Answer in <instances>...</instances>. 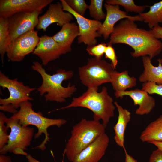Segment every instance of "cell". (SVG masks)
<instances>
[{
  "label": "cell",
  "instance_id": "23",
  "mask_svg": "<svg viewBox=\"0 0 162 162\" xmlns=\"http://www.w3.org/2000/svg\"><path fill=\"white\" fill-rule=\"evenodd\" d=\"M149 10L145 13L139 14L143 21L148 24L150 29L162 23V1L155 3L150 6Z\"/></svg>",
  "mask_w": 162,
  "mask_h": 162
},
{
  "label": "cell",
  "instance_id": "4",
  "mask_svg": "<svg viewBox=\"0 0 162 162\" xmlns=\"http://www.w3.org/2000/svg\"><path fill=\"white\" fill-rule=\"evenodd\" d=\"M106 127L99 121L82 118L73 127L63 154L72 162L77 154L105 133Z\"/></svg>",
  "mask_w": 162,
  "mask_h": 162
},
{
  "label": "cell",
  "instance_id": "14",
  "mask_svg": "<svg viewBox=\"0 0 162 162\" xmlns=\"http://www.w3.org/2000/svg\"><path fill=\"white\" fill-rule=\"evenodd\" d=\"M74 17L70 13L64 12L60 2L52 3L49 5L46 13L39 16L36 28L38 30L42 29L46 31L47 28L53 23H57L62 27L64 24L70 22Z\"/></svg>",
  "mask_w": 162,
  "mask_h": 162
},
{
  "label": "cell",
  "instance_id": "3",
  "mask_svg": "<svg viewBox=\"0 0 162 162\" xmlns=\"http://www.w3.org/2000/svg\"><path fill=\"white\" fill-rule=\"evenodd\" d=\"M98 91V89L88 88L80 96L73 98L70 104L56 110L71 107L87 108L93 113V119L102 120V124L106 127L110 118L114 116L116 106L106 87H103L100 92Z\"/></svg>",
  "mask_w": 162,
  "mask_h": 162
},
{
  "label": "cell",
  "instance_id": "9",
  "mask_svg": "<svg viewBox=\"0 0 162 162\" xmlns=\"http://www.w3.org/2000/svg\"><path fill=\"white\" fill-rule=\"evenodd\" d=\"M60 2L63 10L71 14L76 20L79 30L78 43H83L87 45L88 47L97 45V40L96 38L102 36L98 32L102 24L101 22L89 19L80 16L69 7L65 0H61Z\"/></svg>",
  "mask_w": 162,
  "mask_h": 162
},
{
  "label": "cell",
  "instance_id": "27",
  "mask_svg": "<svg viewBox=\"0 0 162 162\" xmlns=\"http://www.w3.org/2000/svg\"><path fill=\"white\" fill-rule=\"evenodd\" d=\"M69 7L79 15L84 16L88 5L84 0H65Z\"/></svg>",
  "mask_w": 162,
  "mask_h": 162
},
{
  "label": "cell",
  "instance_id": "13",
  "mask_svg": "<svg viewBox=\"0 0 162 162\" xmlns=\"http://www.w3.org/2000/svg\"><path fill=\"white\" fill-rule=\"evenodd\" d=\"M67 53V51L56 42L52 36L44 34L40 37L32 54L37 56L41 60L42 64L46 66Z\"/></svg>",
  "mask_w": 162,
  "mask_h": 162
},
{
  "label": "cell",
  "instance_id": "28",
  "mask_svg": "<svg viewBox=\"0 0 162 162\" xmlns=\"http://www.w3.org/2000/svg\"><path fill=\"white\" fill-rule=\"evenodd\" d=\"M6 116L1 112H0V150H2L7 144L8 140V136L7 132L8 129L5 125V118Z\"/></svg>",
  "mask_w": 162,
  "mask_h": 162
},
{
  "label": "cell",
  "instance_id": "20",
  "mask_svg": "<svg viewBox=\"0 0 162 162\" xmlns=\"http://www.w3.org/2000/svg\"><path fill=\"white\" fill-rule=\"evenodd\" d=\"M152 59L149 56L142 57V62L144 68L142 73L140 76V82L144 83L151 82L158 85H162V65L158 61L157 66H154L152 62Z\"/></svg>",
  "mask_w": 162,
  "mask_h": 162
},
{
  "label": "cell",
  "instance_id": "6",
  "mask_svg": "<svg viewBox=\"0 0 162 162\" xmlns=\"http://www.w3.org/2000/svg\"><path fill=\"white\" fill-rule=\"evenodd\" d=\"M117 71L111 63L94 57L88 59L87 64L78 69L82 84L88 88L95 89L102 84L111 83Z\"/></svg>",
  "mask_w": 162,
  "mask_h": 162
},
{
  "label": "cell",
  "instance_id": "8",
  "mask_svg": "<svg viewBox=\"0 0 162 162\" xmlns=\"http://www.w3.org/2000/svg\"><path fill=\"white\" fill-rule=\"evenodd\" d=\"M0 86L3 89L7 88L9 92V96L6 98H0L1 105H11L16 109L20 108L21 104L25 102L32 100L30 94L36 90L25 86L23 82L17 79H10L1 71L0 72Z\"/></svg>",
  "mask_w": 162,
  "mask_h": 162
},
{
  "label": "cell",
  "instance_id": "37",
  "mask_svg": "<svg viewBox=\"0 0 162 162\" xmlns=\"http://www.w3.org/2000/svg\"><path fill=\"white\" fill-rule=\"evenodd\" d=\"M0 162H11L10 158L9 156H5L1 155L0 156Z\"/></svg>",
  "mask_w": 162,
  "mask_h": 162
},
{
  "label": "cell",
  "instance_id": "36",
  "mask_svg": "<svg viewBox=\"0 0 162 162\" xmlns=\"http://www.w3.org/2000/svg\"><path fill=\"white\" fill-rule=\"evenodd\" d=\"M149 143L154 145L157 147V148L159 149L162 151V142L152 141Z\"/></svg>",
  "mask_w": 162,
  "mask_h": 162
},
{
  "label": "cell",
  "instance_id": "33",
  "mask_svg": "<svg viewBox=\"0 0 162 162\" xmlns=\"http://www.w3.org/2000/svg\"><path fill=\"white\" fill-rule=\"evenodd\" d=\"M149 31L156 38L162 40V26L158 25Z\"/></svg>",
  "mask_w": 162,
  "mask_h": 162
},
{
  "label": "cell",
  "instance_id": "26",
  "mask_svg": "<svg viewBox=\"0 0 162 162\" xmlns=\"http://www.w3.org/2000/svg\"><path fill=\"white\" fill-rule=\"evenodd\" d=\"M104 0H91L88 9L90 16L94 20L100 21L105 19L106 14L103 10Z\"/></svg>",
  "mask_w": 162,
  "mask_h": 162
},
{
  "label": "cell",
  "instance_id": "1",
  "mask_svg": "<svg viewBox=\"0 0 162 162\" xmlns=\"http://www.w3.org/2000/svg\"><path fill=\"white\" fill-rule=\"evenodd\" d=\"M112 44L122 43L133 49L131 53L134 57L147 56L152 59L162 50V42L149 30L138 27L134 21L126 19L115 26L110 36Z\"/></svg>",
  "mask_w": 162,
  "mask_h": 162
},
{
  "label": "cell",
  "instance_id": "29",
  "mask_svg": "<svg viewBox=\"0 0 162 162\" xmlns=\"http://www.w3.org/2000/svg\"><path fill=\"white\" fill-rule=\"evenodd\" d=\"M107 44L101 43L90 47H87L86 50L88 54L98 59L101 58L105 53Z\"/></svg>",
  "mask_w": 162,
  "mask_h": 162
},
{
  "label": "cell",
  "instance_id": "31",
  "mask_svg": "<svg viewBox=\"0 0 162 162\" xmlns=\"http://www.w3.org/2000/svg\"><path fill=\"white\" fill-rule=\"evenodd\" d=\"M112 45L109 42L108 43L104 54L105 58L109 59L111 61V64L114 68L116 69L118 62L117 57L115 50L112 46Z\"/></svg>",
  "mask_w": 162,
  "mask_h": 162
},
{
  "label": "cell",
  "instance_id": "34",
  "mask_svg": "<svg viewBox=\"0 0 162 162\" xmlns=\"http://www.w3.org/2000/svg\"><path fill=\"white\" fill-rule=\"evenodd\" d=\"M1 110L7 111L14 114L16 113L18 111L16 109L14 108L11 105H1L0 106Z\"/></svg>",
  "mask_w": 162,
  "mask_h": 162
},
{
  "label": "cell",
  "instance_id": "7",
  "mask_svg": "<svg viewBox=\"0 0 162 162\" xmlns=\"http://www.w3.org/2000/svg\"><path fill=\"white\" fill-rule=\"evenodd\" d=\"M5 122L7 129H10V131L8 143L0 150V154L12 152L16 154L26 156L28 154L24 151L31 144L34 134V128L22 125L17 119L6 116Z\"/></svg>",
  "mask_w": 162,
  "mask_h": 162
},
{
  "label": "cell",
  "instance_id": "17",
  "mask_svg": "<svg viewBox=\"0 0 162 162\" xmlns=\"http://www.w3.org/2000/svg\"><path fill=\"white\" fill-rule=\"evenodd\" d=\"M116 98H122L128 96L133 100L134 105H138L135 113L139 115H147L149 113L156 105L154 98L146 91L142 89H136L124 92H115Z\"/></svg>",
  "mask_w": 162,
  "mask_h": 162
},
{
  "label": "cell",
  "instance_id": "10",
  "mask_svg": "<svg viewBox=\"0 0 162 162\" xmlns=\"http://www.w3.org/2000/svg\"><path fill=\"white\" fill-rule=\"evenodd\" d=\"M40 37L38 32L33 30L16 38L9 46L6 52L8 59L14 62H19L31 53L37 46Z\"/></svg>",
  "mask_w": 162,
  "mask_h": 162
},
{
  "label": "cell",
  "instance_id": "11",
  "mask_svg": "<svg viewBox=\"0 0 162 162\" xmlns=\"http://www.w3.org/2000/svg\"><path fill=\"white\" fill-rule=\"evenodd\" d=\"M42 12L41 10L19 12L8 18L10 44L19 36L34 30L38 24L39 16Z\"/></svg>",
  "mask_w": 162,
  "mask_h": 162
},
{
  "label": "cell",
  "instance_id": "2",
  "mask_svg": "<svg viewBox=\"0 0 162 162\" xmlns=\"http://www.w3.org/2000/svg\"><path fill=\"white\" fill-rule=\"evenodd\" d=\"M32 66V70L38 72L42 78L41 85L37 92L41 96L44 94L46 101L64 102L67 98H70L75 92L77 88L75 85L69 84L67 87L62 86L63 81L71 79L74 73L72 70L66 71L59 69L56 73L51 75L47 74L42 64L38 62H34Z\"/></svg>",
  "mask_w": 162,
  "mask_h": 162
},
{
  "label": "cell",
  "instance_id": "22",
  "mask_svg": "<svg viewBox=\"0 0 162 162\" xmlns=\"http://www.w3.org/2000/svg\"><path fill=\"white\" fill-rule=\"evenodd\" d=\"M111 83L115 92H124L135 87L137 79L135 77L130 76L127 70L121 72L117 71Z\"/></svg>",
  "mask_w": 162,
  "mask_h": 162
},
{
  "label": "cell",
  "instance_id": "25",
  "mask_svg": "<svg viewBox=\"0 0 162 162\" xmlns=\"http://www.w3.org/2000/svg\"><path fill=\"white\" fill-rule=\"evenodd\" d=\"M105 3L112 5L122 6L127 12H134L139 14L142 13L149 6L136 5L133 0H106Z\"/></svg>",
  "mask_w": 162,
  "mask_h": 162
},
{
  "label": "cell",
  "instance_id": "18",
  "mask_svg": "<svg viewBox=\"0 0 162 162\" xmlns=\"http://www.w3.org/2000/svg\"><path fill=\"white\" fill-rule=\"evenodd\" d=\"M79 33L78 25L75 22H70L64 25L61 30L52 37L68 52L71 51L72 45L75 39L78 37Z\"/></svg>",
  "mask_w": 162,
  "mask_h": 162
},
{
  "label": "cell",
  "instance_id": "16",
  "mask_svg": "<svg viewBox=\"0 0 162 162\" xmlns=\"http://www.w3.org/2000/svg\"><path fill=\"white\" fill-rule=\"evenodd\" d=\"M109 142L105 133L102 134L77 154L72 162H98L105 154Z\"/></svg>",
  "mask_w": 162,
  "mask_h": 162
},
{
  "label": "cell",
  "instance_id": "12",
  "mask_svg": "<svg viewBox=\"0 0 162 162\" xmlns=\"http://www.w3.org/2000/svg\"><path fill=\"white\" fill-rule=\"evenodd\" d=\"M53 0H0V17L8 18L21 12H31L43 9Z\"/></svg>",
  "mask_w": 162,
  "mask_h": 162
},
{
  "label": "cell",
  "instance_id": "19",
  "mask_svg": "<svg viewBox=\"0 0 162 162\" xmlns=\"http://www.w3.org/2000/svg\"><path fill=\"white\" fill-rule=\"evenodd\" d=\"M114 104L118 112L117 121L114 127L115 134L114 139L117 145L124 148L125 130L130 120L131 114L128 110L123 108L117 102H114Z\"/></svg>",
  "mask_w": 162,
  "mask_h": 162
},
{
  "label": "cell",
  "instance_id": "38",
  "mask_svg": "<svg viewBox=\"0 0 162 162\" xmlns=\"http://www.w3.org/2000/svg\"><path fill=\"white\" fill-rule=\"evenodd\" d=\"M26 156L28 162H40L33 158L30 154H28ZM62 162H64V161Z\"/></svg>",
  "mask_w": 162,
  "mask_h": 162
},
{
  "label": "cell",
  "instance_id": "24",
  "mask_svg": "<svg viewBox=\"0 0 162 162\" xmlns=\"http://www.w3.org/2000/svg\"><path fill=\"white\" fill-rule=\"evenodd\" d=\"M10 44L8 18L0 17V54L2 64L4 57Z\"/></svg>",
  "mask_w": 162,
  "mask_h": 162
},
{
  "label": "cell",
  "instance_id": "15",
  "mask_svg": "<svg viewBox=\"0 0 162 162\" xmlns=\"http://www.w3.org/2000/svg\"><path fill=\"white\" fill-rule=\"evenodd\" d=\"M106 16L104 22L98 31L105 40L107 39L113 32L115 24L120 20L130 19L134 21H142L143 20L139 14L135 16L128 15L127 13L122 10L118 5H112L105 3L104 4Z\"/></svg>",
  "mask_w": 162,
  "mask_h": 162
},
{
  "label": "cell",
  "instance_id": "39",
  "mask_svg": "<svg viewBox=\"0 0 162 162\" xmlns=\"http://www.w3.org/2000/svg\"><path fill=\"white\" fill-rule=\"evenodd\" d=\"M158 61H160L162 65V58H159L158 60Z\"/></svg>",
  "mask_w": 162,
  "mask_h": 162
},
{
  "label": "cell",
  "instance_id": "21",
  "mask_svg": "<svg viewBox=\"0 0 162 162\" xmlns=\"http://www.w3.org/2000/svg\"><path fill=\"white\" fill-rule=\"evenodd\" d=\"M140 139L143 142H162V115L150 123L142 132Z\"/></svg>",
  "mask_w": 162,
  "mask_h": 162
},
{
  "label": "cell",
  "instance_id": "30",
  "mask_svg": "<svg viewBox=\"0 0 162 162\" xmlns=\"http://www.w3.org/2000/svg\"><path fill=\"white\" fill-rule=\"evenodd\" d=\"M141 89L149 94H157L162 96V85L151 82H146L142 84Z\"/></svg>",
  "mask_w": 162,
  "mask_h": 162
},
{
  "label": "cell",
  "instance_id": "5",
  "mask_svg": "<svg viewBox=\"0 0 162 162\" xmlns=\"http://www.w3.org/2000/svg\"><path fill=\"white\" fill-rule=\"evenodd\" d=\"M10 118L17 119L19 124L22 125L27 126L32 125L36 127L38 130L34 135L35 139L39 137L43 134H44V140L35 147L42 150L46 149V145L50 139L47 131L48 128L53 125L60 128L67 122V121L64 119L46 118L44 116L41 112L34 111L31 103L29 101L22 103L19 110Z\"/></svg>",
  "mask_w": 162,
  "mask_h": 162
},
{
  "label": "cell",
  "instance_id": "32",
  "mask_svg": "<svg viewBox=\"0 0 162 162\" xmlns=\"http://www.w3.org/2000/svg\"><path fill=\"white\" fill-rule=\"evenodd\" d=\"M148 162H162V151L157 148L151 153Z\"/></svg>",
  "mask_w": 162,
  "mask_h": 162
},
{
  "label": "cell",
  "instance_id": "35",
  "mask_svg": "<svg viewBox=\"0 0 162 162\" xmlns=\"http://www.w3.org/2000/svg\"><path fill=\"white\" fill-rule=\"evenodd\" d=\"M124 149L125 154L124 162H137V160L135 159L128 154L125 148H124Z\"/></svg>",
  "mask_w": 162,
  "mask_h": 162
}]
</instances>
